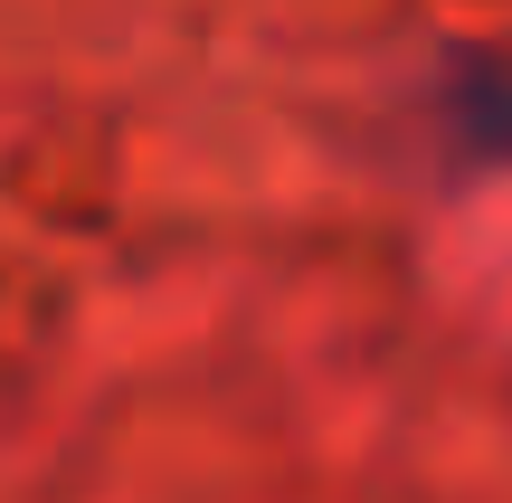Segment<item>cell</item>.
<instances>
[{"label": "cell", "mask_w": 512, "mask_h": 503, "mask_svg": "<svg viewBox=\"0 0 512 503\" xmlns=\"http://www.w3.org/2000/svg\"><path fill=\"white\" fill-rule=\"evenodd\" d=\"M446 133H456V152H475V162H512V67H465L456 86H446Z\"/></svg>", "instance_id": "6da1fadb"}]
</instances>
